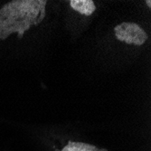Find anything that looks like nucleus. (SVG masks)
<instances>
[{"instance_id": "f257e3e1", "label": "nucleus", "mask_w": 151, "mask_h": 151, "mask_svg": "<svg viewBox=\"0 0 151 151\" xmlns=\"http://www.w3.org/2000/svg\"><path fill=\"white\" fill-rule=\"evenodd\" d=\"M46 0H14L0 9V39L17 34L22 38L32 26L38 25L45 17Z\"/></svg>"}, {"instance_id": "20e7f679", "label": "nucleus", "mask_w": 151, "mask_h": 151, "mask_svg": "<svg viewBox=\"0 0 151 151\" xmlns=\"http://www.w3.org/2000/svg\"><path fill=\"white\" fill-rule=\"evenodd\" d=\"M61 151H108L106 148H99L96 146L77 141H69Z\"/></svg>"}, {"instance_id": "7ed1b4c3", "label": "nucleus", "mask_w": 151, "mask_h": 151, "mask_svg": "<svg viewBox=\"0 0 151 151\" xmlns=\"http://www.w3.org/2000/svg\"><path fill=\"white\" fill-rule=\"evenodd\" d=\"M71 7L86 17H89L95 12L96 6L92 0H71L70 1Z\"/></svg>"}, {"instance_id": "39448f33", "label": "nucleus", "mask_w": 151, "mask_h": 151, "mask_svg": "<svg viewBox=\"0 0 151 151\" xmlns=\"http://www.w3.org/2000/svg\"><path fill=\"white\" fill-rule=\"evenodd\" d=\"M146 3L147 4V6L150 7L151 6V1H150V0H147V1H146Z\"/></svg>"}, {"instance_id": "f03ea898", "label": "nucleus", "mask_w": 151, "mask_h": 151, "mask_svg": "<svg viewBox=\"0 0 151 151\" xmlns=\"http://www.w3.org/2000/svg\"><path fill=\"white\" fill-rule=\"evenodd\" d=\"M117 40L128 45L140 46L147 40V35L140 25L135 23L124 22L114 27Z\"/></svg>"}]
</instances>
